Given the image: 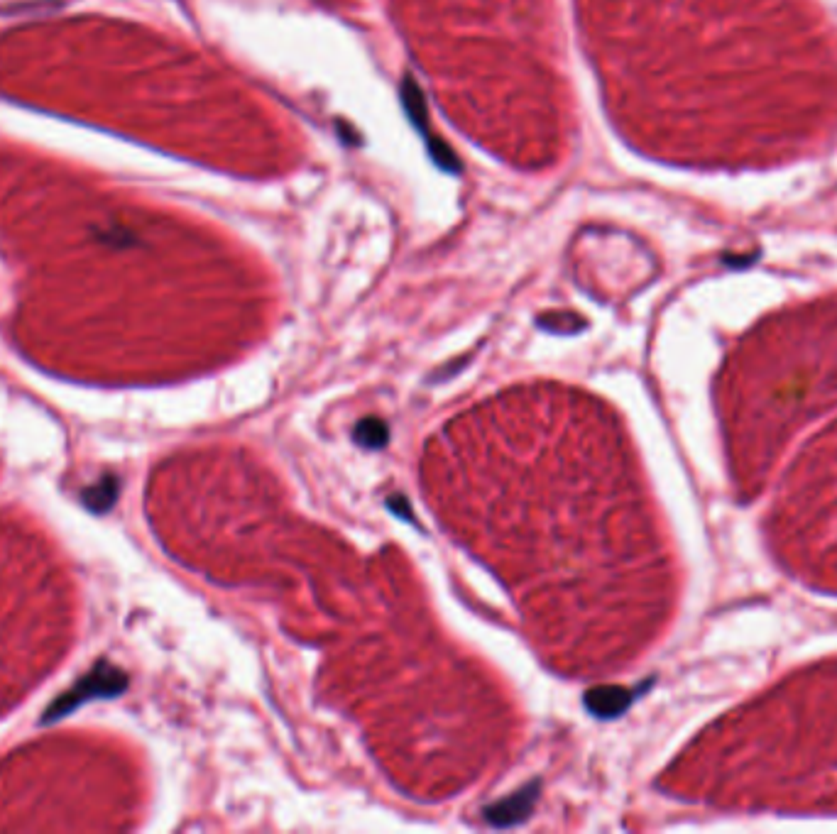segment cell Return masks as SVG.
I'll list each match as a JSON object with an SVG mask.
<instances>
[{
	"instance_id": "6da1fadb",
	"label": "cell",
	"mask_w": 837,
	"mask_h": 834,
	"mask_svg": "<svg viewBox=\"0 0 837 834\" xmlns=\"http://www.w3.org/2000/svg\"><path fill=\"white\" fill-rule=\"evenodd\" d=\"M539 783H529L522 790L510 795V798L500 800V803H492L485 808V820L495 827H512L517 822H524L529 815H532V808L539 798Z\"/></svg>"
},
{
	"instance_id": "7a4b0ae2",
	"label": "cell",
	"mask_w": 837,
	"mask_h": 834,
	"mask_svg": "<svg viewBox=\"0 0 837 834\" xmlns=\"http://www.w3.org/2000/svg\"><path fill=\"white\" fill-rule=\"evenodd\" d=\"M632 702V693L625 688H615V685H600L585 693V707L593 712L595 717H617L627 705Z\"/></svg>"
},
{
	"instance_id": "3957f363",
	"label": "cell",
	"mask_w": 837,
	"mask_h": 834,
	"mask_svg": "<svg viewBox=\"0 0 837 834\" xmlns=\"http://www.w3.org/2000/svg\"><path fill=\"white\" fill-rule=\"evenodd\" d=\"M353 438L358 446L377 451V448H382L387 441H390V429H387V424L382 419L368 416V419H363L358 426H355Z\"/></svg>"
}]
</instances>
